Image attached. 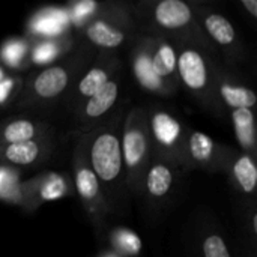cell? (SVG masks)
I'll use <instances>...</instances> for the list:
<instances>
[{
  "label": "cell",
  "mask_w": 257,
  "mask_h": 257,
  "mask_svg": "<svg viewBox=\"0 0 257 257\" xmlns=\"http://www.w3.org/2000/svg\"><path fill=\"white\" fill-rule=\"evenodd\" d=\"M95 56L96 51L80 39L77 47L57 62L29 71L12 108L39 110L57 101L63 102Z\"/></svg>",
  "instance_id": "1"
},
{
  "label": "cell",
  "mask_w": 257,
  "mask_h": 257,
  "mask_svg": "<svg viewBox=\"0 0 257 257\" xmlns=\"http://www.w3.org/2000/svg\"><path fill=\"white\" fill-rule=\"evenodd\" d=\"M69 32V17L66 9L47 8L38 11L27 23V39H45L59 38L68 35Z\"/></svg>",
  "instance_id": "21"
},
{
  "label": "cell",
  "mask_w": 257,
  "mask_h": 257,
  "mask_svg": "<svg viewBox=\"0 0 257 257\" xmlns=\"http://www.w3.org/2000/svg\"><path fill=\"white\" fill-rule=\"evenodd\" d=\"M233 151V148L215 142L208 134L188 128L184 146L187 172L200 169L209 173H226Z\"/></svg>",
  "instance_id": "14"
},
{
  "label": "cell",
  "mask_w": 257,
  "mask_h": 257,
  "mask_svg": "<svg viewBox=\"0 0 257 257\" xmlns=\"http://www.w3.org/2000/svg\"><path fill=\"white\" fill-rule=\"evenodd\" d=\"M215 98L220 113L229 116L239 151L257 158L256 93L232 65L221 60L215 65Z\"/></svg>",
  "instance_id": "4"
},
{
  "label": "cell",
  "mask_w": 257,
  "mask_h": 257,
  "mask_svg": "<svg viewBox=\"0 0 257 257\" xmlns=\"http://www.w3.org/2000/svg\"><path fill=\"white\" fill-rule=\"evenodd\" d=\"M143 32V30H142ZM146 35L148 50H149V60L154 74L164 81L172 89H179L178 71H176V50L175 45L158 35L143 32Z\"/></svg>",
  "instance_id": "19"
},
{
  "label": "cell",
  "mask_w": 257,
  "mask_h": 257,
  "mask_svg": "<svg viewBox=\"0 0 257 257\" xmlns=\"http://www.w3.org/2000/svg\"><path fill=\"white\" fill-rule=\"evenodd\" d=\"M24 81V74L11 72L6 78L0 81V110L14 107L17 98L20 96Z\"/></svg>",
  "instance_id": "27"
},
{
  "label": "cell",
  "mask_w": 257,
  "mask_h": 257,
  "mask_svg": "<svg viewBox=\"0 0 257 257\" xmlns=\"http://www.w3.org/2000/svg\"><path fill=\"white\" fill-rule=\"evenodd\" d=\"M54 151V134L0 146V166H6L15 170L35 169L45 163Z\"/></svg>",
  "instance_id": "16"
},
{
  "label": "cell",
  "mask_w": 257,
  "mask_h": 257,
  "mask_svg": "<svg viewBox=\"0 0 257 257\" xmlns=\"http://www.w3.org/2000/svg\"><path fill=\"white\" fill-rule=\"evenodd\" d=\"M130 68H131L136 83L146 93L161 96V98H172L178 92L172 89L170 86H167L154 74L151 68V60H149L146 35L142 30H139L136 41L130 47Z\"/></svg>",
  "instance_id": "17"
},
{
  "label": "cell",
  "mask_w": 257,
  "mask_h": 257,
  "mask_svg": "<svg viewBox=\"0 0 257 257\" xmlns=\"http://www.w3.org/2000/svg\"><path fill=\"white\" fill-rule=\"evenodd\" d=\"M146 111L152 154L170 161L182 172H187L184 146L190 126L185 125L179 116L167 107L149 105L146 107Z\"/></svg>",
  "instance_id": "8"
},
{
  "label": "cell",
  "mask_w": 257,
  "mask_h": 257,
  "mask_svg": "<svg viewBox=\"0 0 257 257\" xmlns=\"http://www.w3.org/2000/svg\"><path fill=\"white\" fill-rule=\"evenodd\" d=\"M54 134L53 126L41 117L18 114L0 122V146L23 143Z\"/></svg>",
  "instance_id": "18"
},
{
  "label": "cell",
  "mask_w": 257,
  "mask_h": 257,
  "mask_svg": "<svg viewBox=\"0 0 257 257\" xmlns=\"http://www.w3.org/2000/svg\"><path fill=\"white\" fill-rule=\"evenodd\" d=\"M123 71L116 74L108 83H105L93 96L86 99L72 114L74 134H87L99 123L107 120L122 104L123 93Z\"/></svg>",
  "instance_id": "10"
},
{
  "label": "cell",
  "mask_w": 257,
  "mask_h": 257,
  "mask_svg": "<svg viewBox=\"0 0 257 257\" xmlns=\"http://www.w3.org/2000/svg\"><path fill=\"white\" fill-rule=\"evenodd\" d=\"M9 74H11V72H9V71H8V69H6V68L2 65V63H0V81H2L3 78H6Z\"/></svg>",
  "instance_id": "29"
},
{
  "label": "cell",
  "mask_w": 257,
  "mask_h": 257,
  "mask_svg": "<svg viewBox=\"0 0 257 257\" xmlns=\"http://www.w3.org/2000/svg\"><path fill=\"white\" fill-rule=\"evenodd\" d=\"M241 8L250 15L251 20H257V2L256 0H239Z\"/></svg>",
  "instance_id": "28"
},
{
  "label": "cell",
  "mask_w": 257,
  "mask_h": 257,
  "mask_svg": "<svg viewBox=\"0 0 257 257\" xmlns=\"http://www.w3.org/2000/svg\"><path fill=\"white\" fill-rule=\"evenodd\" d=\"M80 38L75 33H68L59 38H45V39H30L32 45H30V68L32 66H48L54 62H57L59 59H62L63 56H66L68 53H71L77 44H78Z\"/></svg>",
  "instance_id": "22"
},
{
  "label": "cell",
  "mask_w": 257,
  "mask_h": 257,
  "mask_svg": "<svg viewBox=\"0 0 257 257\" xmlns=\"http://www.w3.org/2000/svg\"><path fill=\"white\" fill-rule=\"evenodd\" d=\"M113 253L119 257H137L142 253V241L128 227H114L108 232Z\"/></svg>",
  "instance_id": "25"
},
{
  "label": "cell",
  "mask_w": 257,
  "mask_h": 257,
  "mask_svg": "<svg viewBox=\"0 0 257 257\" xmlns=\"http://www.w3.org/2000/svg\"><path fill=\"white\" fill-rule=\"evenodd\" d=\"M200 29L209 39L215 51H220L226 63L242 62L245 59L244 44L233 23L221 12L211 9L205 2H191Z\"/></svg>",
  "instance_id": "9"
},
{
  "label": "cell",
  "mask_w": 257,
  "mask_h": 257,
  "mask_svg": "<svg viewBox=\"0 0 257 257\" xmlns=\"http://www.w3.org/2000/svg\"><path fill=\"white\" fill-rule=\"evenodd\" d=\"M230 187L239 196L256 200L257 190V163L256 157L241 152L238 149L233 151V155L227 164L226 173Z\"/></svg>",
  "instance_id": "20"
},
{
  "label": "cell",
  "mask_w": 257,
  "mask_h": 257,
  "mask_svg": "<svg viewBox=\"0 0 257 257\" xmlns=\"http://www.w3.org/2000/svg\"><path fill=\"white\" fill-rule=\"evenodd\" d=\"M74 194L72 179L63 172H41L36 176L20 182L17 206L32 214L42 205L69 197Z\"/></svg>",
  "instance_id": "12"
},
{
  "label": "cell",
  "mask_w": 257,
  "mask_h": 257,
  "mask_svg": "<svg viewBox=\"0 0 257 257\" xmlns=\"http://www.w3.org/2000/svg\"><path fill=\"white\" fill-rule=\"evenodd\" d=\"M71 169H72V187L74 193L77 194L90 224L95 227L96 232L104 233L107 220L113 212L105 193L102 190L101 182L98 181L96 175L93 173L81 136H75L72 158H71Z\"/></svg>",
  "instance_id": "7"
},
{
  "label": "cell",
  "mask_w": 257,
  "mask_h": 257,
  "mask_svg": "<svg viewBox=\"0 0 257 257\" xmlns=\"http://www.w3.org/2000/svg\"><path fill=\"white\" fill-rule=\"evenodd\" d=\"M130 5L139 30L166 38L172 44H191L215 56L217 51L200 29L191 2L143 0Z\"/></svg>",
  "instance_id": "2"
},
{
  "label": "cell",
  "mask_w": 257,
  "mask_h": 257,
  "mask_svg": "<svg viewBox=\"0 0 257 257\" xmlns=\"http://www.w3.org/2000/svg\"><path fill=\"white\" fill-rule=\"evenodd\" d=\"M139 33L136 20L93 18L78 29V38L96 53H116L133 45Z\"/></svg>",
  "instance_id": "11"
},
{
  "label": "cell",
  "mask_w": 257,
  "mask_h": 257,
  "mask_svg": "<svg viewBox=\"0 0 257 257\" xmlns=\"http://www.w3.org/2000/svg\"><path fill=\"white\" fill-rule=\"evenodd\" d=\"M181 173L184 172L179 167L152 154V160L142 181L139 197H142L148 206L160 209L173 196Z\"/></svg>",
  "instance_id": "15"
},
{
  "label": "cell",
  "mask_w": 257,
  "mask_h": 257,
  "mask_svg": "<svg viewBox=\"0 0 257 257\" xmlns=\"http://www.w3.org/2000/svg\"><path fill=\"white\" fill-rule=\"evenodd\" d=\"M99 257H119L117 254H114L113 251L111 253H107V254H102V256H99Z\"/></svg>",
  "instance_id": "30"
},
{
  "label": "cell",
  "mask_w": 257,
  "mask_h": 257,
  "mask_svg": "<svg viewBox=\"0 0 257 257\" xmlns=\"http://www.w3.org/2000/svg\"><path fill=\"white\" fill-rule=\"evenodd\" d=\"M196 257H235L224 232L206 223L196 239Z\"/></svg>",
  "instance_id": "24"
},
{
  "label": "cell",
  "mask_w": 257,
  "mask_h": 257,
  "mask_svg": "<svg viewBox=\"0 0 257 257\" xmlns=\"http://www.w3.org/2000/svg\"><path fill=\"white\" fill-rule=\"evenodd\" d=\"M123 104L102 123L89 131L87 134H78L83 137L87 161L102 185L105 197L114 211V205L126 191L125 172L122 161L120 133L125 119Z\"/></svg>",
  "instance_id": "3"
},
{
  "label": "cell",
  "mask_w": 257,
  "mask_h": 257,
  "mask_svg": "<svg viewBox=\"0 0 257 257\" xmlns=\"http://www.w3.org/2000/svg\"><path fill=\"white\" fill-rule=\"evenodd\" d=\"M123 71V62L116 53H96L92 63L86 68L69 95L63 99L65 108L72 114L86 99L93 96L116 74Z\"/></svg>",
  "instance_id": "13"
},
{
  "label": "cell",
  "mask_w": 257,
  "mask_h": 257,
  "mask_svg": "<svg viewBox=\"0 0 257 257\" xmlns=\"http://www.w3.org/2000/svg\"><path fill=\"white\" fill-rule=\"evenodd\" d=\"M120 148L126 191L139 197L145 172L152 160V142L145 105H134L126 110L120 133Z\"/></svg>",
  "instance_id": "6"
},
{
  "label": "cell",
  "mask_w": 257,
  "mask_h": 257,
  "mask_svg": "<svg viewBox=\"0 0 257 257\" xmlns=\"http://www.w3.org/2000/svg\"><path fill=\"white\" fill-rule=\"evenodd\" d=\"M20 170L0 166V200L15 205L18 202V194H20Z\"/></svg>",
  "instance_id": "26"
},
{
  "label": "cell",
  "mask_w": 257,
  "mask_h": 257,
  "mask_svg": "<svg viewBox=\"0 0 257 257\" xmlns=\"http://www.w3.org/2000/svg\"><path fill=\"white\" fill-rule=\"evenodd\" d=\"M30 39L26 36H12L3 41L0 47V63L14 74H27L30 71Z\"/></svg>",
  "instance_id": "23"
},
{
  "label": "cell",
  "mask_w": 257,
  "mask_h": 257,
  "mask_svg": "<svg viewBox=\"0 0 257 257\" xmlns=\"http://www.w3.org/2000/svg\"><path fill=\"white\" fill-rule=\"evenodd\" d=\"M176 50V71L179 86L206 111L221 116L215 98L217 57L191 44H173Z\"/></svg>",
  "instance_id": "5"
}]
</instances>
